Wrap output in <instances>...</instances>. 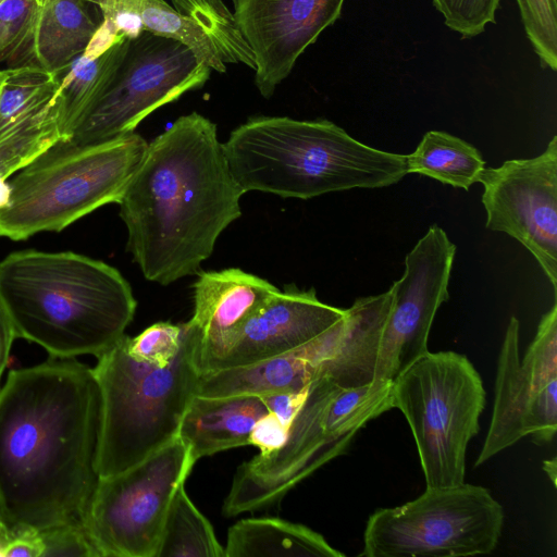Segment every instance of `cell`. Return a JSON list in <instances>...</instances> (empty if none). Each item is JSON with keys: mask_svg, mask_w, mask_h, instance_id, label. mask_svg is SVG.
<instances>
[{"mask_svg": "<svg viewBox=\"0 0 557 557\" xmlns=\"http://www.w3.org/2000/svg\"><path fill=\"white\" fill-rule=\"evenodd\" d=\"M92 368L50 358L0 387V520L42 530L82 520L99 481Z\"/></svg>", "mask_w": 557, "mask_h": 557, "instance_id": "obj_1", "label": "cell"}, {"mask_svg": "<svg viewBox=\"0 0 557 557\" xmlns=\"http://www.w3.org/2000/svg\"><path fill=\"white\" fill-rule=\"evenodd\" d=\"M244 194L216 125L197 112L178 117L148 144L117 202L127 250L144 276L169 285L197 273L242 215Z\"/></svg>", "mask_w": 557, "mask_h": 557, "instance_id": "obj_2", "label": "cell"}, {"mask_svg": "<svg viewBox=\"0 0 557 557\" xmlns=\"http://www.w3.org/2000/svg\"><path fill=\"white\" fill-rule=\"evenodd\" d=\"M0 299L16 337L54 358L102 354L125 334L137 306L128 282L108 263L33 249L0 261Z\"/></svg>", "mask_w": 557, "mask_h": 557, "instance_id": "obj_3", "label": "cell"}, {"mask_svg": "<svg viewBox=\"0 0 557 557\" xmlns=\"http://www.w3.org/2000/svg\"><path fill=\"white\" fill-rule=\"evenodd\" d=\"M244 193L309 199L352 188L394 185L407 173V154L362 144L325 119L255 116L222 144Z\"/></svg>", "mask_w": 557, "mask_h": 557, "instance_id": "obj_4", "label": "cell"}, {"mask_svg": "<svg viewBox=\"0 0 557 557\" xmlns=\"http://www.w3.org/2000/svg\"><path fill=\"white\" fill-rule=\"evenodd\" d=\"M200 348V330L189 320L178 351L165 366L134 357L126 334L97 356L99 478L127 470L177 436L202 373Z\"/></svg>", "mask_w": 557, "mask_h": 557, "instance_id": "obj_5", "label": "cell"}, {"mask_svg": "<svg viewBox=\"0 0 557 557\" xmlns=\"http://www.w3.org/2000/svg\"><path fill=\"white\" fill-rule=\"evenodd\" d=\"M148 143L137 133L101 144L60 138L7 180L0 237L23 240L59 232L119 202Z\"/></svg>", "mask_w": 557, "mask_h": 557, "instance_id": "obj_6", "label": "cell"}, {"mask_svg": "<svg viewBox=\"0 0 557 557\" xmlns=\"http://www.w3.org/2000/svg\"><path fill=\"white\" fill-rule=\"evenodd\" d=\"M391 400L412 431L426 488L462 484L485 406L472 362L455 351H428L392 383Z\"/></svg>", "mask_w": 557, "mask_h": 557, "instance_id": "obj_7", "label": "cell"}, {"mask_svg": "<svg viewBox=\"0 0 557 557\" xmlns=\"http://www.w3.org/2000/svg\"><path fill=\"white\" fill-rule=\"evenodd\" d=\"M502 505L483 486L425 488L418 498L375 510L363 533L366 557H461L491 554L504 524Z\"/></svg>", "mask_w": 557, "mask_h": 557, "instance_id": "obj_8", "label": "cell"}, {"mask_svg": "<svg viewBox=\"0 0 557 557\" xmlns=\"http://www.w3.org/2000/svg\"><path fill=\"white\" fill-rule=\"evenodd\" d=\"M210 72L177 40L146 30L125 38L106 86L69 139L92 145L127 136L160 107L200 88Z\"/></svg>", "mask_w": 557, "mask_h": 557, "instance_id": "obj_9", "label": "cell"}, {"mask_svg": "<svg viewBox=\"0 0 557 557\" xmlns=\"http://www.w3.org/2000/svg\"><path fill=\"white\" fill-rule=\"evenodd\" d=\"M196 460L178 437L125 471L99 478L82 517L100 557H156L177 488Z\"/></svg>", "mask_w": 557, "mask_h": 557, "instance_id": "obj_10", "label": "cell"}, {"mask_svg": "<svg viewBox=\"0 0 557 557\" xmlns=\"http://www.w3.org/2000/svg\"><path fill=\"white\" fill-rule=\"evenodd\" d=\"M456 246L433 224L406 255L403 276L389 287L391 309L384 324L374 381L393 383L428 350L435 314L449 299L448 283Z\"/></svg>", "mask_w": 557, "mask_h": 557, "instance_id": "obj_11", "label": "cell"}, {"mask_svg": "<svg viewBox=\"0 0 557 557\" xmlns=\"http://www.w3.org/2000/svg\"><path fill=\"white\" fill-rule=\"evenodd\" d=\"M480 183L486 227L517 239L557 294V137L543 153L484 169Z\"/></svg>", "mask_w": 557, "mask_h": 557, "instance_id": "obj_12", "label": "cell"}, {"mask_svg": "<svg viewBox=\"0 0 557 557\" xmlns=\"http://www.w3.org/2000/svg\"><path fill=\"white\" fill-rule=\"evenodd\" d=\"M337 388L325 376L310 384L283 446L238 467L223 503L225 516L277 505L298 483L346 450L348 446L330 436L323 423L327 403Z\"/></svg>", "mask_w": 557, "mask_h": 557, "instance_id": "obj_13", "label": "cell"}, {"mask_svg": "<svg viewBox=\"0 0 557 557\" xmlns=\"http://www.w3.org/2000/svg\"><path fill=\"white\" fill-rule=\"evenodd\" d=\"M344 0H233L234 16L256 60L264 98L292 72L299 55L341 15Z\"/></svg>", "mask_w": 557, "mask_h": 557, "instance_id": "obj_14", "label": "cell"}, {"mask_svg": "<svg viewBox=\"0 0 557 557\" xmlns=\"http://www.w3.org/2000/svg\"><path fill=\"white\" fill-rule=\"evenodd\" d=\"M345 314L346 309L319 300L314 288L286 285L246 323L210 371L248 366L295 350L322 335Z\"/></svg>", "mask_w": 557, "mask_h": 557, "instance_id": "obj_15", "label": "cell"}, {"mask_svg": "<svg viewBox=\"0 0 557 557\" xmlns=\"http://www.w3.org/2000/svg\"><path fill=\"white\" fill-rule=\"evenodd\" d=\"M191 321L201 333L200 369L212 370L246 323L280 290L242 269L198 274Z\"/></svg>", "mask_w": 557, "mask_h": 557, "instance_id": "obj_16", "label": "cell"}, {"mask_svg": "<svg viewBox=\"0 0 557 557\" xmlns=\"http://www.w3.org/2000/svg\"><path fill=\"white\" fill-rule=\"evenodd\" d=\"M344 325L345 317L322 335L295 350L248 366L202 372L196 395L262 396L307 388L320 377L321 364L334 355Z\"/></svg>", "mask_w": 557, "mask_h": 557, "instance_id": "obj_17", "label": "cell"}, {"mask_svg": "<svg viewBox=\"0 0 557 557\" xmlns=\"http://www.w3.org/2000/svg\"><path fill=\"white\" fill-rule=\"evenodd\" d=\"M519 330L518 319L511 317L498 355L491 424L475 467L534 432L536 406L545 386L537 387L521 364Z\"/></svg>", "mask_w": 557, "mask_h": 557, "instance_id": "obj_18", "label": "cell"}, {"mask_svg": "<svg viewBox=\"0 0 557 557\" xmlns=\"http://www.w3.org/2000/svg\"><path fill=\"white\" fill-rule=\"evenodd\" d=\"M268 412L257 395H195L183 414L177 435L197 462L202 457L248 445L253 425Z\"/></svg>", "mask_w": 557, "mask_h": 557, "instance_id": "obj_19", "label": "cell"}, {"mask_svg": "<svg viewBox=\"0 0 557 557\" xmlns=\"http://www.w3.org/2000/svg\"><path fill=\"white\" fill-rule=\"evenodd\" d=\"M392 304V292L361 297L346 309L345 326L334 355L320 367V376L339 388L374 381L381 335Z\"/></svg>", "mask_w": 557, "mask_h": 557, "instance_id": "obj_20", "label": "cell"}, {"mask_svg": "<svg viewBox=\"0 0 557 557\" xmlns=\"http://www.w3.org/2000/svg\"><path fill=\"white\" fill-rule=\"evenodd\" d=\"M98 8L102 22L120 38L141 30L174 39L211 70L224 73L225 63L200 28L164 0H84Z\"/></svg>", "mask_w": 557, "mask_h": 557, "instance_id": "obj_21", "label": "cell"}, {"mask_svg": "<svg viewBox=\"0 0 557 557\" xmlns=\"http://www.w3.org/2000/svg\"><path fill=\"white\" fill-rule=\"evenodd\" d=\"M84 0H50L40 7L30 66L61 73L87 48L102 18Z\"/></svg>", "mask_w": 557, "mask_h": 557, "instance_id": "obj_22", "label": "cell"}, {"mask_svg": "<svg viewBox=\"0 0 557 557\" xmlns=\"http://www.w3.org/2000/svg\"><path fill=\"white\" fill-rule=\"evenodd\" d=\"M225 557H343L310 528L280 518H249L233 524Z\"/></svg>", "mask_w": 557, "mask_h": 557, "instance_id": "obj_23", "label": "cell"}, {"mask_svg": "<svg viewBox=\"0 0 557 557\" xmlns=\"http://www.w3.org/2000/svg\"><path fill=\"white\" fill-rule=\"evenodd\" d=\"M485 169L480 151L446 132L425 133L416 150L407 154V173H418L455 188H469Z\"/></svg>", "mask_w": 557, "mask_h": 557, "instance_id": "obj_24", "label": "cell"}, {"mask_svg": "<svg viewBox=\"0 0 557 557\" xmlns=\"http://www.w3.org/2000/svg\"><path fill=\"white\" fill-rule=\"evenodd\" d=\"M58 106H62V98L57 73L38 66L4 69L0 88V137Z\"/></svg>", "mask_w": 557, "mask_h": 557, "instance_id": "obj_25", "label": "cell"}, {"mask_svg": "<svg viewBox=\"0 0 557 557\" xmlns=\"http://www.w3.org/2000/svg\"><path fill=\"white\" fill-rule=\"evenodd\" d=\"M156 557H225L224 546L184 484L172 499Z\"/></svg>", "mask_w": 557, "mask_h": 557, "instance_id": "obj_26", "label": "cell"}, {"mask_svg": "<svg viewBox=\"0 0 557 557\" xmlns=\"http://www.w3.org/2000/svg\"><path fill=\"white\" fill-rule=\"evenodd\" d=\"M124 39L92 60H84L78 55L58 74L61 81L62 138L69 139L72 136L84 113L106 86L121 55Z\"/></svg>", "mask_w": 557, "mask_h": 557, "instance_id": "obj_27", "label": "cell"}, {"mask_svg": "<svg viewBox=\"0 0 557 557\" xmlns=\"http://www.w3.org/2000/svg\"><path fill=\"white\" fill-rule=\"evenodd\" d=\"M173 8L191 20L209 38L221 60L256 69L252 49L222 0H170Z\"/></svg>", "mask_w": 557, "mask_h": 557, "instance_id": "obj_28", "label": "cell"}, {"mask_svg": "<svg viewBox=\"0 0 557 557\" xmlns=\"http://www.w3.org/2000/svg\"><path fill=\"white\" fill-rule=\"evenodd\" d=\"M62 106L26 121L0 137V181H7L62 138Z\"/></svg>", "mask_w": 557, "mask_h": 557, "instance_id": "obj_29", "label": "cell"}, {"mask_svg": "<svg viewBox=\"0 0 557 557\" xmlns=\"http://www.w3.org/2000/svg\"><path fill=\"white\" fill-rule=\"evenodd\" d=\"M40 5L36 0L0 1V64L30 66Z\"/></svg>", "mask_w": 557, "mask_h": 557, "instance_id": "obj_30", "label": "cell"}, {"mask_svg": "<svg viewBox=\"0 0 557 557\" xmlns=\"http://www.w3.org/2000/svg\"><path fill=\"white\" fill-rule=\"evenodd\" d=\"M527 36L544 65L557 70L556 0H517Z\"/></svg>", "mask_w": 557, "mask_h": 557, "instance_id": "obj_31", "label": "cell"}, {"mask_svg": "<svg viewBox=\"0 0 557 557\" xmlns=\"http://www.w3.org/2000/svg\"><path fill=\"white\" fill-rule=\"evenodd\" d=\"M521 364L534 384L542 388L557 381V304L546 312Z\"/></svg>", "mask_w": 557, "mask_h": 557, "instance_id": "obj_32", "label": "cell"}, {"mask_svg": "<svg viewBox=\"0 0 557 557\" xmlns=\"http://www.w3.org/2000/svg\"><path fill=\"white\" fill-rule=\"evenodd\" d=\"M184 332L185 323L157 322L137 336H128V349L139 360L165 366L178 351Z\"/></svg>", "mask_w": 557, "mask_h": 557, "instance_id": "obj_33", "label": "cell"}, {"mask_svg": "<svg viewBox=\"0 0 557 557\" xmlns=\"http://www.w3.org/2000/svg\"><path fill=\"white\" fill-rule=\"evenodd\" d=\"M500 0H433L443 14L445 24L463 38L484 32L488 23H495Z\"/></svg>", "mask_w": 557, "mask_h": 557, "instance_id": "obj_34", "label": "cell"}, {"mask_svg": "<svg viewBox=\"0 0 557 557\" xmlns=\"http://www.w3.org/2000/svg\"><path fill=\"white\" fill-rule=\"evenodd\" d=\"M40 534L44 543L42 557H100L81 520L42 529Z\"/></svg>", "mask_w": 557, "mask_h": 557, "instance_id": "obj_35", "label": "cell"}, {"mask_svg": "<svg viewBox=\"0 0 557 557\" xmlns=\"http://www.w3.org/2000/svg\"><path fill=\"white\" fill-rule=\"evenodd\" d=\"M40 530L27 525H12L0 520V557H42Z\"/></svg>", "mask_w": 557, "mask_h": 557, "instance_id": "obj_36", "label": "cell"}, {"mask_svg": "<svg viewBox=\"0 0 557 557\" xmlns=\"http://www.w3.org/2000/svg\"><path fill=\"white\" fill-rule=\"evenodd\" d=\"M287 434L288 429L275 416L268 412L253 425L248 445L259 448L261 455H269L283 446Z\"/></svg>", "mask_w": 557, "mask_h": 557, "instance_id": "obj_37", "label": "cell"}, {"mask_svg": "<svg viewBox=\"0 0 557 557\" xmlns=\"http://www.w3.org/2000/svg\"><path fill=\"white\" fill-rule=\"evenodd\" d=\"M309 386L300 391L276 392L260 397L268 411L275 416L286 429H289L306 401Z\"/></svg>", "mask_w": 557, "mask_h": 557, "instance_id": "obj_38", "label": "cell"}, {"mask_svg": "<svg viewBox=\"0 0 557 557\" xmlns=\"http://www.w3.org/2000/svg\"><path fill=\"white\" fill-rule=\"evenodd\" d=\"M16 338L11 318L0 299V380L8 364L13 341Z\"/></svg>", "mask_w": 557, "mask_h": 557, "instance_id": "obj_39", "label": "cell"}, {"mask_svg": "<svg viewBox=\"0 0 557 557\" xmlns=\"http://www.w3.org/2000/svg\"><path fill=\"white\" fill-rule=\"evenodd\" d=\"M543 470L547 474L548 479L552 481L553 485L556 487L557 482V458L553 457L552 459H547L543 461Z\"/></svg>", "mask_w": 557, "mask_h": 557, "instance_id": "obj_40", "label": "cell"}, {"mask_svg": "<svg viewBox=\"0 0 557 557\" xmlns=\"http://www.w3.org/2000/svg\"><path fill=\"white\" fill-rule=\"evenodd\" d=\"M3 78H4V70L0 69V88H1V85H2V82H3Z\"/></svg>", "mask_w": 557, "mask_h": 557, "instance_id": "obj_41", "label": "cell"}, {"mask_svg": "<svg viewBox=\"0 0 557 557\" xmlns=\"http://www.w3.org/2000/svg\"><path fill=\"white\" fill-rule=\"evenodd\" d=\"M0 1H1V0H0ZM36 1H37V3H38L40 7H42L44 4H46V3H47L48 1H50V0H36Z\"/></svg>", "mask_w": 557, "mask_h": 557, "instance_id": "obj_42", "label": "cell"}]
</instances>
